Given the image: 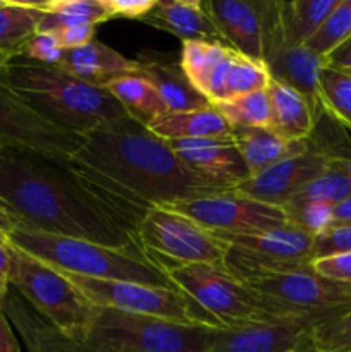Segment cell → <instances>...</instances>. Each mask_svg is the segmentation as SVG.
Wrapping results in <instances>:
<instances>
[{
    "label": "cell",
    "mask_w": 351,
    "mask_h": 352,
    "mask_svg": "<svg viewBox=\"0 0 351 352\" xmlns=\"http://www.w3.org/2000/svg\"><path fill=\"white\" fill-rule=\"evenodd\" d=\"M67 165L136 234L155 206L231 191L189 170L167 141L131 117L86 133Z\"/></svg>",
    "instance_id": "cell-1"
},
{
    "label": "cell",
    "mask_w": 351,
    "mask_h": 352,
    "mask_svg": "<svg viewBox=\"0 0 351 352\" xmlns=\"http://www.w3.org/2000/svg\"><path fill=\"white\" fill-rule=\"evenodd\" d=\"M0 205L19 227L117 250L143 251L136 230L64 160L0 148Z\"/></svg>",
    "instance_id": "cell-2"
},
{
    "label": "cell",
    "mask_w": 351,
    "mask_h": 352,
    "mask_svg": "<svg viewBox=\"0 0 351 352\" xmlns=\"http://www.w3.org/2000/svg\"><path fill=\"white\" fill-rule=\"evenodd\" d=\"M0 81L41 119L79 136L129 117L105 88L86 85L58 65L41 64L23 55L0 65Z\"/></svg>",
    "instance_id": "cell-3"
},
{
    "label": "cell",
    "mask_w": 351,
    "mask_h": 352,
    "mask_svg": "<svg viewBox=\"0 0 351 352\" xmlns=\"http://www.w3.org/2000/svg\"><path fill=\"white\" fill-rule=\"evenodd\" d=\"M9 241L64 274L178 289L167 274L151 263L140 250H117L89 241L38 232L26 227H16L9 234Z\"/></svg>",
    "instance_id": "cell-4"
},
{
    "label": "cell",
    "mask_w": 351,
    "mask_h": 352,
    "mask_svg": "<svg viewBox=\"0 0 351 352\" xmlns=\"http://www.w3.org/2000/svg\"><path fill=\"white\" fill-rule=\"evenodd\" d=\"M172 284L200 306L220 329L268 322H326L320 316L299 315L258 294L244 282L212 265H179L165 270Z\"/></svg>",
    "instance_id": "cell-5"
},
{
    "label": "cell",
    "mask_w": 351,
    "mask_h": 352,
    "mask_svg": "<svg viewBox=\"0 0 351 352\" xmlns=\"http://www.w3.org/2000/svg\"><path fill=\"white\" fill-rule=\"evenodd\" d=\"M215 330L95 306L81 344L86 352H209Z\"/></svg>",
    "instance_id": "cell-6"
},
{
    "label": "cell",
    "mask_w": 351,
    "mask_h": 352,
    "mask_svg": "<svg viewBox=\"0 0 351 352\" xmlns=\"http://www.w3.org/2000/svg\"><path fill=\"white\" fill-rule=\"evenodd\" d=\"M9 285L45 320L81 342L95 315V306L62 272L10 243Z\"/></svg>",
    "instance_id": "cell-7"
},
{
    "label": "cell",
    "mask_w": 351,
    "mask_h": 352,
    "mask_svg": "<svg viewBox=\"0 0 351 352\" xmlns=\"http://www.w3.org/2000/svg\"><path fill=\"white\" fill-rule=\"evenodd\" d=\"M179 65L193 88L213 107L267 89L270 82V74L262 62L251 60L224 43L182 41Z\"/></svg>",
    "instance_id": "cell-8"
},
{
    "label": "cell",
    "mask_w": 351,
    "mask_h": 352,
    "mask_svg": "<svg viewBox=\"0 0 351 352\" xmlns=\"http://www.w3.org/2000/svg\"><path fill=\"white\" fill-rule=\"evenodd\" d=\"M143 253L162 272L179 265L224 268L227 244L210 230L169 206H155L138 227Z\"/></svg>",
    "instance_id": "cell-9"
},
{
    "label": "cell",
    "mask_w": 351,
    "mask_h": 352,
    "mask_svg": "<svg viewBox=\"0 0 351 352\" xmlns=\"http://www.w3.org/2000/svg\"><path fill=\"white\" fill-rule=\"evenodd\" d=\"M64 274V272H62ZM96 308H112L136 315L157 316L179 323H200L220 329L196 302L179 289L123 280H100L64 274Z\"/></svg>",
    "instance_id": "cell-10"
},
{
    "label": "cell",
    "mask_w": 351,
    "mask_h": 352,
    "mask_svg": "<svg viewBox=\"0 0 351 352\" xmlns=\"http://www.w3.org/2000/svg\"><path fill=\"white\" fill-rule=\"evenodd\" d=\"M169 208L219 236H246L289 223L282 206L257 201L236 191L184 199Z\"/></svg>",
    "instance_id": "cell-11"
},
{
    "label": "cell",
    "mask_w": 351,
    "mask_h": 352,
    "mask_svg": "<svg viewBox=\"0 0 351 352\" xmlns=\"http://www.w3.org/2000/svg\"><path fill=\"white\" fill-rule=\"evenodd\" d=\"M81 143L83 136L52 126L0 81V148L69 162Z\"/></svg>",
    "instance_id": "cell-12"
},
{
    "label": "cell",
    "mask_w": 351,
    "mask_h": 352,
    "mask_svg": "<svg viewBox=\"0 0 351 352\" xmlns=\"http://www.w3.org/2000/svg\"><path fill=\"white\" fill-rule=\"evenodd\" d=\"M246 285L299 315L329 320L351 309V284L323 277L313 270L312 265Z\"/></svg>",
    "instance_id": "cell-13"
},
{
    "label": "cell",
    "mask_w": 351,
    "mask_h": 352,
    "mask_svg": "<svg viewBox=\"0 0 351 352\" xmlns=\"http://www.w3.org/2000/svg\"><path fill=\"white\" fill-rule=\"evenodd\" d=\"M329 162V158L308 148L303 153L272 165L260 174L251 175L234 191L257 201L284 208L310 181L326 170Z\"/></svg>",
    "instance_id": "cell-14"
},
{
    "label": "cell",
    "mask_w": 351,
    "mask_h": 352,
    "mask_svg": "<svg viewBox=\"0 0 351 352\" xmlns=\"http://www.w3.org/2000/svg\"><path fill=\"white\" fill-rule=\"evenodd\" d=\"M176 157L196 175L226 189H236L250 179L246 164L233 136L210 140L167 141Z\"/></svg>",
    "instance_id": "cell-15"
},
{
    "label": "cell",
    "mask_w": 351,
    "mask_h": 352,
    "mask_svg": "<svg viewBox=\"0 0 351 352\" xmlns=\"http://www.w3.org/2000/svg\"><path fill=\"white\" fill-rule=\"evenodd\" d=\"M315 325L296 320L217 329L209 352H292L310 342Z\"/></svg>",
    "instance_id": "cell-16"
},
{
    "label": "cell",
    "mask_w": 351,
    "mask_h": 352,
    "mask_svg": "<svg viewBox=\"0 0 351 352\" xmlns=\"http://www.w3.org/2000/svg\"><path fill=\"white\" fill-rule=\"evenodd\" d=\"M203 6L227 47L262 62L264 41L257 0H206Z\"/></svg>",
    "instance_id": "cell-17"
},
{
    "label": "cell",
    "mask_w": 351,
    "mask_h": 352,
    "mask_svg": "<svg viewBox=\"0 0 351 352\" xmlns=\"http://www.w3.org/2000/svg\"><path fill=\"white\" fill-rule=\"evenodd\" d=\"M0 308L9 318L14 330H17L28 352H86L81 342L52 325L12 287L0 301Z\"/></svg>",
    "instance_id": "cell-18"
},
{
    "label": "cell",
    "mask_w": 351,
    "mask_h": 352,
    "mask_svg": "<svg viewBox=\"0 0 351 352\" xmlns=\"http://www.w3.org/2000/svg\"><path fill=\"white\" fill-rule=\"evenodd\" d=\"M136 74L143 76L157 89L167 113L191 112L210 107L209 100L193 88L179 62L165 60L155 52H145L136 58Z\"/></svg>",
    "instance_id": "cell-19"
},
{
    "label": "cell",
    "mask_w": 351,
    "mask_h": 352,
    "mask_svg": "<svg viewBox=\"0 0 351 352\" xmlns=\"http://www.w3.org/2000/svg\"><path fill=\"white\" fill-rule=\"evenodd\" d=\"M58 67L86 85L105 88L114 79L136 74V60H129L98 40L72 50H64Z\"/></svg>",
    "instance_id": "cell-20"
},
{
    "label": "cell",
    "mask_w": 351,
    "mask_h": 352,
    "mask_svg": "<svg viewBox=\"0 0 351 352\" xmlns=\"http://www.w3.org/2000/svg\"><path fill=\"white\" fill-rule=\"evenodd\" d=\"M143 23L167 31L181 38V41L224 43L219 30L200 0H157L153 9L145 16Z\"/></svg>",
    "instance_id": "cell-21"
},
{
    "label": "cell",
    "mask_w": 351,
    "mask_h": 352,
    "mask_svg": "<svg viewBox=\"0 0 351 352\" xmlns=\"http://www.w3.org/2000/svg\"><path fill=\"white\" fill-rule=\"evenodd\" d=\"M231 136L237 144L250 177L308 150L306 141H289L272 127H231Z\"/></svg>",
    "instance_id": "cell-22"
},
{
    "label": "cell",
    "mask_w": 351,
    "mask_h": 352,
    "mask_svg": "<svg viewBox=\"0 0 351 352\" xmlns=\"http://www.w3.org/2000/svg\"><path fill=\"white\" fill-rule=\"evenodd\" d=\"M219 236V234H215ZM226 243L240 246L255 254L284 261L312 263L313 236L292 223L246 236H219Z\"/></svg>",
    "instance_id": "cell-23"
},
{
    "label": "cell",
    "mask_w": 351,
    "mask_h": 352,
    "mask_svg": "<svg viewBox=\"0 0 351 352\" xmlns=\"http://www.w3.org/2000/svg\"><path fill=\"white\" fill-rule=\"evenodd\" d=\"M272 129L289 141H306L315 126V112L303 95L277 81L268 82Z\"/></svg>",
    "instance_id": "cell-24"
},
{
    "label": "cell",
    "mask_w": 351,
    "mask_h": 352,
    "mask_svg": "<svg viewBox=\"0 0 351 352\" xmlns=\"http://www.w3.org/2000/svg\"><path fill=\"white\" fill-rule=\"evenodd\" d=\"M147 127L164 141L210 140L231 134V126L213 105L191 112L165 113Z\"/></svg>",
    "instance_id": "cell-25"
},
{
    "label": "cell",
    "mask_w": 351,
    "mask_h": 352,
    "mask_svg": "<svg viewBox=\"0 0 351 352\" xmlns=\"http://www.w3.org/2000/svg\"><path fill=\"white\" fill-rule=\"evenodd\" d=\"M105 89L123 105L131 119L143 126H150L151 122L167 113L157 89L143 76H123L105 85Z\"/></svg>",
    "instance_id": "cell-26"
},
{
    "label": "cell",
    "mask_w": 351,
    "mask_h": 352,
    "mask_svg": "<svg viewBox=\"0 0 351 352\" xmlns=\"http://www.w3.org/2000/svg\"><path fill=\"white\" fill-rule=\"evenodd\" d=\"M40 2H9L0 7V57L10 58L21 54L41 19Z\"/></svg>",
    "instance_id": "cell-27"
},
{
    "label": "cell",
    "mask_w": 351,
    "mask_h": 352,
    "mask_svg": "<svg viewBox=\"0 0 351 352\" xmlns=\"http://www.w3.org/2000/svg\"><path fill=\"white\" fill-rule=\"evenodd\" d=\"M337 3L339 0H281V23L288 45H305Z\"/></svg>",
    "instance_id": "cell-28"
},
{
    "label": "cell",
    "mask_w": 351,
    "mask_h": 352,
    "mask_svg": "<svg viewBox=\"0 0 351 352\" xmlns=\"http://www.w3.org/2000/svg\"><path fill=\"white\" fill-rule=\"evenodd\" d=\"M351 195V175L348 160H330L322 174L310 181L292 199L322 201L336 206ZM291 199V201H292Z\"/></svg>",
    "instance_id": "cell-29"
},
{
    "label": "cell",
    "mask_w": 351,
    "mask_h": 352,
    "mask_svg": "<svg viewBox=\"0 0 351 352\" xmlns=\"http://www.w3.org/2000/svg\"><path fill=\"white\" fill-rule=\"evenodd\" d=\"M231 127H270L272 112L267 89L246 93L215 105Z\"/></svg>",
    "instance_id": "cell-30"
},
{
    "label": "cell",
    "mask_w": 351,
    "mask_h": 352,
    "mask_svg": "<svg viewBox=\"0 0 351 352\" xmlns=\"http://www.w3.org/2000/svg\"><path fill=\"white\" fill-rule=\"evenodd\" d=\"M322 107L341 126L351 131V76L326 67L320 74Z\"/></svg>",
    "instance_id": "cell-31"
},
{
    "label": "cell",
    "mask_w": 351,
    "mask_h": 352,
    "mask_svg": "<svg viewBox=\"0 0 351 352\" xmlns=\"http://www.w3.org/2000/svg\"><path fill=\"white\" fill-rule=\"evenodd\" d=\"M351 36V0H339L336 9L330 12L315 31L312 38L305 43L310 50L320 57L327 58L337 47Z\"/></svg>",
    "instance_id": "cell-32"
},
{
    "label": "cell",
    "mask_w": 351,
    "mask_h": 352,
    "mask_svg": "<svg viewBox=\"0 0 351 352\" xmlns=\"http://www.w3.org/2000/svg\"><path fill=\"white\" fill-rule=\"evenodd\" d=\"M289 223L299 227L310 236H319L334 223V206L322 201H301L292 199L284 206Z\"/></svg>",
    "instance_id": "cell-33"
},
{
    "label": "cell",
    "mask_w": 351,
    "mask_h": 352,
    "mask_svg": "<svg viewBox=\"0 0 351 352\" xmlns=\"http://www.w3.org/2000/svg\"><path fill=\"white\" fill-rule=\"evenodd\" d=\"M310 340L322 352H351V309L317 323L310 332Z\"/></svg>",
    "instance_id": "cell-34"
},
{
    "label": "cell",
    "mask_w": 351,
    "mask_h": 352,
    "mask_svg": "<svg viewBox=\"0 0 351 352\" xmlns=\"http://www.w3.org/2000/svg\"><path fill=\"white\" fill-rule=\"evenodd\" d=\"M40 7L43 12L62 14V16L85 21L93 26L110 19L103 0H45V2H40Z\"/></svg>",
    "instance_id": "cell-35"
},
{
    "label": "cell",
    "mask_w": 351,
    "mask_h": 352,
    "mask_svg": "<svg viewBox=\"0 0 351 352\" xmlns=\"http://www.w3.org/2000/svg\"><path fill=\"white\" fill-rule=\"evenodd\" d=\"M351 253V223H332L313 237L312 261Z\"/></svg>",
    "instance_id": "cell-36"
},
{
    "label": "cell",
    "mask_w": 351,
    "mask_h": 352,
    "mask_svg": "<svg viewBox=\"0 0 351 352\" xmlns=\"http://www.w3.org/2000/svg\"><path fill=\"white\" fill-rule=\"evenodd\" d=\"M64 50L61 48L58 41L50 33H34L28 40L19 55L30 58V60L41 62V64L57 65L61 62Z\"/></svg>",
    "instance_id": "cell-37"
},
{
    "label": "cell",
    "mask_w": 351,
    "mask_h": 352,
    "mask_svg": "<svg viewBox=\"0 0 351 352\" xmlns=\"http://www.w3.org/2000/svg\"><path fill=\"white\" fill-rule=\"evenodd\" d=\"M95 31L96 26H93V24L72 21V23L52 31L50 34H54L62 50H72V48L85 47L89 41L95 40Z\"/></svg>",
    "instance_id": "cell-38"
},
{
    "label": "cell",
    "mask_w": 351,
    "mask_h": 352,
    "mask_svg": "<svg viewBox=\"0 0 351 352\" xmlns=\"http://www.w3.org/2000/svg\"><path fill=\"white\" fill-rule=\"evenodd\" d=\"M157 0H103L109 17H123V19H140L155 7Z\"/></svg>",
    "instance_id": "cell-39"
},
{
    "label": "cell",
    "mask_w": 351,
    "mask_h": 352,
    "mask_svg": "<svg viewBox=\"0 0 351 352\" xmlns=\"http://www.w3.org/2000/svg\"><path fill=\"white\" fill-rule=\"evenodd\" d=\"M312 268L323 277L351 284V253L312 261Z\"/></svg>",
    "instance_id": "cell-40"
},
{
    "label": "cell",
    "mask_w": 351,
    "mask_h": 352,
    "mask_svg": "<svg viewBox=\"0 0 351 352\" xmlns=\"http://www.w3.org/2000/svg\"><path fill=\"white\" fill-rule=\"evenodd\" d=\"M327 67L351 76V36L327 57Z\"/></svg>",
    "instance_id": "cell-41"
},
{
    "label": "cell",
    "mask_w": 351,
    "mask_h": 352,
    "mask_svg": "<svg viewBox=\"0 0 351 352\" xmlns=\"http://www.w3.org/2000/svg\"><path fill=\"white\" fill-rule=\"evenodd\" d=\"M0 352H21L19 342L14 333V327L0 308Z\"/></svg>",
    "instance_id": "cell-42"
},
{
    "label": "cell",
    "mask_w": 351,
    "mask_h": 352,
    "mask_svg": "<svg viewBox=\"0 0 351 352\" xmlns=\"http://www.w3.org/2000/svg\"><path fill=\"white\" fill-rule=\"evenodd\" d=\"M9 246H10V241H9V234L2 232L0 230V274L3 277L9 275ZM9 280V278H7Z\"/></svg>",
    "instance_id": "cell-43"
},
{
    "label": "cell",
    "mask_w": 351,
    "mask_h": 352,
    "mask_svg": "<svg viewBox=\"0 0 351 352\" xmlns=\"http://www.w3.org/2000/svg\"><path fill=\"white\" fill-rule=\"evenodd\" d=\"M334 223H351V195L334 206Z\"/></svg>",
    "instance_id": "cell-44"
},
{
    "label": "cell",
    "mask_w": 351,
    "mask_h": 352,
    "mask_svg": "<svg viewBox=\"0 0 351 352\" xmlns=\"http://www.w3.org/2000/svg\"><path fill=\"white\" fill-rule=\"evenodd\" d=\"M9 289H10L9 280H7V277H3V275L0 274V301L6 298V294L9 292Z\"/></svg>",
    "instance_id": "cell-45"
},
{
    "label": "cell",
    "mask_w": 351,
    "mask_h": 352,
    "mask_svg": "<svg viewBox=\"0 0 351 352\" xmlns=\"http://www.w3.org/2000/svg\"><path fill=\"white\" fill-rule=\"evenodd\" d=\"M292 352H322V351L317 349V347L312 344V340H310V342L306 344V346L299 347V349H296V351H292Z\"/></svg>",
    "instance_id": "cell-46"
},
{
    "label": "cell",
    "mask_w": 351,
    "mask_h": 352,
    "mask_svg": "<svg viewBox=\"0 0 351 352\" xmlns=\"http://www.w3.org/2000/svg\"><path fill=\"white\" fill-rule=\"evenodd\" d=\"M7 60H9V58H3V57H0V65H2L3 62H7Z\"/></svg>",
    "instance_id": "cell-47"
},
{
    "label": "cell",
    "mask_w": 351,
    "mask_h": 352,
    "mask_svg": "<svg viewBox=\"0 0 351 352\" xmlns=\"http://www.w3.org/2000/svg\"><path fill=\"white\" fill-rule=\"evenodd\" d=\"M348 170H350V175H351V160H348Z\"/></svg>",
    "instance_id": "cell-48"
},
{
    "label": "cell",
    "mask_w": 351,
    "mask_h": 352,
    "mask_svg": "<svg viewBox=\"0 0 351 352\" xmlns=\"http://www.w3.org/2000/svg\"><path fill=\"white\" fill-rule=\"evenodd\" d=\"M3 2H6V0H0V7H2V6H3Z\"/></svg>",
    "instance_id": "cell-49"
}]
</instances>
